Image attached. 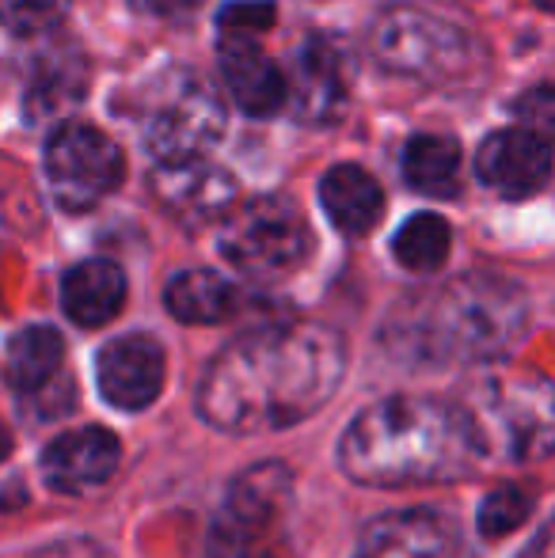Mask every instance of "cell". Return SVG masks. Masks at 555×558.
I'll list each match as a JSON object with an SVG mask.
<instances>
[{
	"label": "cell",
	"instance_id": "cell-15",
	"mask_svg": "<svg viewBox=\"0 0 555 558\" xmlns=\"http://www.w3.org/2000/svg\"><path fill=\"white\" fill-rule=\"evenodd\" d=\"M457 529L434 509L385 513L362 536V558H457Z\"/></svg>",
	"mask_w": 555,
	"mask_h": 558
},
{
	"label": "cell",
	"instance_id": "cell-3",
	"mask_svg": "<svg viewBox=\"0 0 555 558\" xmlns=\"http://www.w3.org/2000/svg\"><path fill=\"white\" fill-rule=\"evenodd\" d=\"M529 304L514 281L468 274L403 319L400 342L426 361H495L526 331Z\"/></svg>",
	"mask_w": 555,
	"mask_h": 558
},
{
	"label": "cell",
	"instance_id": "cell-20",
	"mask_svg": "<svg viewBox=\"0 0 555 558\" xmlns=\"http://www.w3.org/2000/svg\"><path fill=\"white\" fill-rule=\"evenodd\" d=\"M65 357V342L53 327H23V331L12 335L8 342V361H4V373L8 384L15 391H43L46 384L58 376V365Z\"/></svg>",
	"mask_w": 555,
	"mask_h": 558
},
{
	"label": "cell",
	"instance_id": "cell-21",
	"mask_svg": "<svg viewBox=\"0 0 555 558\" xmlns=\"http://www.w3.org/2000/svg\"><path fill=\"white\" fill-rule=\"evenodd\" d=\"M164 304L179 324H217L232 312L237 293L232 286L214 270H183L168 281L164 289Z\"/></svg>",
	"mask_w": 555,
	"mask_h": 558
},
{
	"label": "cell",
	"instance_id": "cell-22",
	"mask_svg": "<svg viewBox=\"0 0 555 558\" xmlns=\"http://www.w3.org/2000/svg\"><path fill=\"white\" fill-rule=\"evenodd\" d=\"M449 247H453V232L437 214L408 217L393 240V255L400 258V266H408L415 274L437 270L449 258Z\"/></svg>",
	"mask_w": 555,
	"mask_h": 558
},
{
	"label": "cell",
	"instance_id": "cell-23",
	"mask_svg": "<svg viewBox=\"0 0 555 558\" xmlns=\"http://www.w3.org/2000/svg\"><path fill=\"white\" fill-rule=\"evenodd\" d=\"M81 81L84 73L81 69H69L65 61H53L46 73H38L27 88V118H50L61 114L69 104L81 99Z\"/></svg>",
	"mask_w": 555,
	"mask_h": 558
},
{
	"label": "cell",
	"instance_id": "cell-10",
	"mask_svg": "<svg viewBox=\"0 0 555 558\" xmlns=\"http://www.w3.org/2000/svg\"><path fill=\"white\" fill-rule=\"evenodd\" d=\"M153 194L164 206V214H171L179 225L202 228L214 221H229L232 202H237V183L225 168L202 160H183V163H160L153 171Z\"/></svg>",
	"mask_w": 555,
	"mask_h": 558
},
{
	"label": "cell",
	"instance_id": "cell-11",
	"mask_svg": "<svg viewBox=\"0 0 555 558\" xmlns=\"http://www.w3.org/2000/svg\"><path fill=\"white\" fill-rule=\"evenodd\" d=\"M475 175L503 198H529L552 175V141L521 130H495L475 153Z\"/></svg>",
	"mask_w": 555,
	"mask_h": 558
},
{
	"label": "cell",
	"instance_id": "cell-9",
	"mask_svg": "<svg viewBox=\"0 0 555 558\" xmlns=\"http://www.w3.org/2000/svg\"><path fill=\"white\" fill-rule=\"evenodd\" d=\"M289 501V471L278 463L255 468L232 486L229 506L214 529L217 558H270L267 539L281 521V509Z\"/></svg>",
	"mask_w": 555,
	"mask_h": 558
},
{
	"label": "cell",
	"instance_id": "cell-29",
	"mask_svg": "<svg viewBox=\"0 0 555 558\" xmlns=\"http://www.w3.org/2000/svg\"><path fill=\"white\" fill-rule=\"evenodd\" d=\"M31 558H107V551L99 544H88V539H65V544H53Z\"/></svg>",
	"mask_w": 555,
	"mask_h": 558
},
{
	"label": "cell",
	"instance_id": "cell-8",
	"mask_svg": "<svg viewBox=\"0 0 555 558\" xmlns=\"http://www.w3.org/2000/svg\"><path fill=\"white\" fill-rule=\"evenodd\" d=\"M119 145L88 122H65L46 141V183L61 209H92L122 183Z\"/></svg>",
	"mask_w": 555,
	"mask_h": 558
},
{
	"label": "cell",
	"instance_id": "cell-30",
	"mask_svg": "<svg viewBox=\"0 0 555 558\" xmlns=\"http://www.w3.org/2000/svg\"><path fill=\"white\" fill-rule=\"evenodd\" d=\"M521 558H555V517L533 536V544L521 551Z\"/></svg>",
	"mask_w": 555,
	"mask_h": 558
},
{
	"label": "cell",
	"instance_id": "cell-12",
	"mask_svg": "<svg viewBox=\"0 0 555 558\" xmlns=\"http://www.w3.org/2000/svg\"><path fill=\"white\" fill-rule=\"evenodd\" d=\"M99 396L119 411H145L164 388V350L153 335H122L96 357Z\"/></svg>",
	"mask_w": 555,
	"mask_h": 558
},
{
	"label": "cell",
	"instance_id": "cell-26",
	"mask_svg": "<svg viewBox=\"0 0 555 558\" xmlns=\"http://www.w3.org/2000/svg\"><path fill=\"white\" fill-rule=\"evenodd\" d=\"M8 31L15 35H38L65 15V0H0Z\"/></svg>",
	"mask_w": 555,
	"mask_h": 558
},
{
	"label": "cell",
	"instance_id": "cell-18",
	"mask_svg": "<svg viewBox=\"0 0 555 558\" xmlns=\"http://www.w3.org/2000/svg\"><path fill=\"white\" fill-rule=\"evenodd\" d=\"M61 304L81 327H104L126 304V274L107 258H88L73 266L61 281Z\"/></svg>",
	"mask_w": 555,
	"mask_h": 558
},
{
	"label": "cell",
	"instance_id": "cell-24",
	"mask_svg": "<svg viewBox=\"0 0 555 558\" xmlns=\"http://www.w3.org/2000/svg\"><path fill=\"white\" fill-rule=\"evenodd\" d=\"M278 20L275 0H232L217 15L221 43H255L263 31H270Z\"/></svg>",
	"mask_w": 555,
	"mask_h": 558
},
{
	"label": "cell",
	"instance_id": "cell-13",
	"mask_svg": "<svg viewBox=\"0 0 555 558\" xmlns=\"http://www.w3.org/2000/svg\"><path fill=\"white\" fill-rule=\"evenodd\" d=\"M122 445L111 429L84 426L53 437L43 452V478L58 494H84L104 486L119 471Z\"/></svg>",
	"mask_w": 555,
	"mask_h": 558
},
{
	"label": "cell",
	"instance_id": "cell-6",
	"mask_svg": "<svg viewBox=\"0 0 555 558\" xmlns=\"http://www.w3.org/2000/svg\"><path fill=\"white\" fill-rule=\"evenodd\" d=\"M225 263L255 281L286 278L289 270L304 263L312 247V235L304 217L286 198H255L237 206L217 235Z\"/></svg>",
	"mask_w": 555,
	"mask_h": 558
},
{
	"label": "cell",
	"instance_id": "cell-17",
	"mask_svg": "<svg viewBox=\"0 0 555 558\" xmlns=\"http://www.w3.org/2000/svg\"><path fill=\"white\" fill-rule=\"evenodd\" d=\"M319 206L347 235H365L385 217V191L358 163H339L319 179Z\"/></svg>",
	"mask_w": 555,
	"mask_h": 558
},
{
	"label": "cell",
	"instance_id": "cell-14",
	"mask_svg": "<svg viewBox=\"0 0 555 558\" xmlns=\"http://www.w3.org/2000/svg\"><path fill=\"white\" fill-rule=\"evenodd\" d=\"M350 88V58L331 38H309L297 46L289 65V99L293 111L309 122H324L342 107Z\"/></svg>",
	"mask_w": 555,
	"mask_h": 558
},
{
	"label": "cell",
	"instance_id": "cell-19",
	"mask_svg": "<svg viewBox=\"0 0 555 558\" xmlns=\"http://www.w3.org/2000/svg\"><path fill=\"white\" fill-rule=\"evenodd\" d=\"M403 179L426 198H457L460 145L442 133H415L403 148Z\"/></svg>",
	"mask_w": 555,
	"mask_h": 558
},
{
	"label": "cell",
	"instance_id": "cell-7",
	"mask_svg": "<svg viewBox=\"0 0 555 558\" xmlns=\"http://www.w3.org/2000/svg\"><path fill=\"white\" fill-rule=\"evenodd\" d=\"M373 58L381 69L415 81H445L472 58V38L457 23L422 8H393L373 27Z\"/></svg>",
	"mask_w": 555,
	"mask_h": 558
},
{
	"label": "cell",
	"instance_id": "cell-27",
	"mask_svg": "<svg viewBox=\"0 0 555 558\" xmlns=\"http://www.w3.org/2000/svg\"><path fill=\"white\" fill-rule=\"evenodd\" d=\"M518 125L544 141H555V84H536V88L521 92L514 104Z\"/></svg>",
	"mask_w": 555,
	"mask_h": 558
},
{
	"label": "cell",
	"instance_id": "cell-25",
	"mask_svg": "<svg viewBox=\"0 0 555 558\" xmlns=\"http://www.w3.org/2000/svg\"><path fill=\"white\" fill-rule=\"evenodd\" d=\"M529 513H533V494H526L521 486H503L487 494V501L480 506V532L491 539L510 536L518 524L529 521Z\"/></svg>",
	"mask_w": 555,
	"mask_h": 558
},
{
	"label": "cell",
	"instance_id": "cell-31",
	"mask_svg": "<svg viewBox=\"0 0 555 558\" xmlns=\"http://www.w3.org/2000/svg\"><path fill=\"white\" fill-rule=\"evenodd\" d=\"M536 8H544V12L555 15V0H536Z\"/></svg>",
	"mask_w": 555,
	"mask_h": 558
},
{
	"label": "cell",
	"instance_id": "cell-28",
	"mask_svg": "<svg viewBox=\"0 0 555 558\" xmlns=\"http://www.w3.org/2000/svg\"><path fill=\"white\" fill-rule=\"evenodd\" d=\"M141 15H156V20H179V15L194 12L198 0H130Z\"/></svg>",
	"mask_w": 555,
	"mask_h": 558
},
{
	"label": "cell",
	"instance_id": "cell-5",
	"mask_svg": "<svg viewBox=\"0 0 555 558\" xmlns=\"http://www.w3.org/2000/svg\"><path fill=\"white\" fill-rule=\"evenodd\" d=\"M137 118L141 137L160 163L202 160V153L225 133V107L217 92L186 69L156 76Z\"/></svg>",
	"mask_w": 555,
	"mask_h": 558
},
{
	"label": "cell",
	"instance_id": "cell-16",
	"mask_svg": "<svg viewBox=\"0 0 555 558\" xmlns=\"http://www.w3.org/2000/svg\"><path fill=\"white\" fill-rule=\"evenodd\" d=\"M221 76L232 104L252 118L275 114L289 99V76H281L260 43H221Z\"/></svg>",
	"mask_w": 555,
	"mask_h": 558
},
{
	"label": "cell",
	"instance_id": "cell-1",
	"mask_svg": "<svg viewBox=\"0 0 555 558\" xmlns=\"http://www.w3.org/2000/svg\"><path fill=\"white\" fill-rule=\"evenodd\" d=\"M342 365V338L327 327H263L214 357L198 388V414L225 434L297 426L335 396Z\"/></svg>",
	"mask_w": 555,
	"mask_h": 558
},
{
	"label": "cell",
	"instance_id": "cell-4",
	"mask_svg": "<svg viewBox=\"0 0 555 558\" xmlns=\"http://www.w3.org/2000/svg\"><path fill=\"white\" fill-rule=\"evenodd\" d=\"M483 460L529 463L555 452V388L526 368H487L460 396Z\"/></svg>",
	"mask_w": 555,
	"mask_h": 558
},
{
	"label": "cell",
	"instance_id": "cell-2",
	"mask_svg": "<svg viewBox=\"0 0 555 558\" xmlns=\"http://www.w3.org/2000/svg\"><path fill=\"white\" fill-rule=\"evenodd\" d=\"M480 460L483 448L464 407L419 396L362 411L339 445L342 471L365 486L457 483Z\"/></svg>",
	"mask_w": 555,
	"mask_h": 558
}]
</instances>
